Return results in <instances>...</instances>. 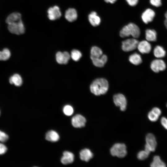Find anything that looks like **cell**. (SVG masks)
I'll list each match as a JSON object with an SVG mask.
<instances>
[{
    "label": "cell",
    "mask_w": 167,
    "mask_h": 167,
    "mask_svg": "<svg viewBox=\"0 0 167 167\" xmlns=\"http://www.w3.org/2000/svg\"><path fill=\"white\" fill-rule=\"evenodd\" d=\"M145 140L146 144L145 146V150L149 153L155 151L157 142L154 135L152 134L149 133L147 135Z\"/></svg>",
    "instance_id": "cell-5"
},
{
    "label": "cell",
    "mask_w": 167,
    "mask_h": 167,
    "mask_svg": "<svg viewBox=\"0 0 167 167\" xmlns=\"http://www.w3.org/2000/svg\"><path fill=\"white\" fill-rule=\"evenodd\" d=\"M110 152L113 156L120 158L124 157L127 154L126 146L123 143H116L111 148Z\"/></svg>",
    "instance_id": "cell-3"
},
{
    "label": "cell",
    "mask_w": 167,
    "mask_h": 167,
    "mask_svg": "<svg viewBox=\"0 0 167 167\" xmlns=\"http://www.w3.org/2000/svg\"><path fill=\"white\" fill-rule=\"evenodd\" d=\"M139 41L135 38H130L122 42V48L125 52H129L135 50L137 47Z\"/></svg>",
    "instance_id": "cell-6"
},
{
    "label": "cell",
    "mask_w": 167,
    "mask_h": 167,
    "mask_svg": "<svg viewBox=\"0 0 167 167\" xmlns=\"http://www.w3.org/2000/svg\"><path fill=\"white\" fill-rule=\"evenodd\" d=\"M7 148L4 144L0 143V155L4 154L6 151Z\"/></svg>",
    "instance_id": "cell-35"
},
{
    "label": "cell",
    "mask_w": 167,
    "mask_h": 167,
    "mask_svg": "<svg viewBox=\"0 0 167 167\" xmlns=\"http://www.w3.org/2000/svg\"><path fill=\"white\" fill-rule=\"evenodd\" d=\"M80 51L76 49H73L71 52V57L72 59L75 61H78L82 56Z\"/></svg>",
    "instance_id": "cell-27"
},
{
    "label": "cell",
    "mask_w": 167,
    "mask_h": 167,
    "mask_svg": "<svg viewBox=\"0 0 167 167\" xmlns=\"http://www.w3.org/2000/svg\"><path fill=\"white\" fill-rule=\"evenodd\" d=\"M64 56L63 64H67L69 60L70 56L69 53L67 52H64L63 53Z\"/></svg>",
    "instance_id": "cell-34"
},
{
    "label": "cell",
    "mask_w": 167,
    "mask_h": 167,
    "mask_svg": "<svg viewBox=\"0 0 167 167\" xmlns=\"http://www.w3.org/2000/svg\"><path fill=\"white\" fill-rule=\"evenodd\" d=\"M56 60L57 62L60 64H63L64 56L63 53L58 52L56 55Z\"/></svg>",
    "instance_id": "cell-30"
},
{
    "label": "cell",
    "mask_w": 167,
    "mask_h": 167,
    "mask_svg": "<svg viewBox=\"0 0 167 167\" xmlns=\"http://www.w3.org/2000/svg\"><path fill=\"white\" fill-rule=\"evenodd\" d=\"M149 153L145 150L140 151L138 154L137 157L138 158L141 160H144L147 158Z\"/></svg>",
    "instance_id": "cell-29"
},
{
    "label": "cell",
    "mask_w": 167,
    "mask_h": 167,
    "mask_svg": "<svg viewBox=\"0 0 167 167\" xmlns=\"http://www.w3.org/2000/svg\"><path fill=\"white\" fill-rule=\"evenodd\" d=\"M165 20L164 24L165 27L167 29V11L165 14Z\"/></svg>",
    "instance_id": "cell-39"
},
{
    "label": "cell",
    "mask_w": 167,
    "mask_h": 167,
    "mask_svg": "<svg viewBox=\"0 0 167 167\" xmlns=\"http://www.w3.org/2000/svg\"><path fill=\"white\" fill-rule=\"evenodd\" d=\"M139 51L142 54H148L151 51V45L149 41L143 40L139 42L137 47Z\"/></svg>",
    "instance_id": "cell-12"
},
{
    "label": "cell",
    "mask_w": 167,
    "mask_h": 167,
    "mask_svg": "<svg viewBox=\"0 0 167 167\" xmlns=\"http://www.w3.org/2000/svg\"><path fill=\"white\" fill-rule=\"evenodd\" d=\"M166 106L167 107V104H166Z\"/></svg>",
    "instance_id": "cell-41"
},
{
    "label": "cell",
    "mask_w": 167,
    "mask_h": 167,
    "mask_svg": "<svg viewBox=\"0 0 167 167\" xmlns=\"http://www.w3.org/2000/svg\"><path fill=\"white\" fill-rule=\"evenodd\" d=\"M21 19V14L18 12H14L10 14L6 18V22L7 24L14 22Z\"/></svg>",
    "instance_id": "cell-18"
},
{
    "label": "cell",
    "mask_w": 167,
    "mask_h": 167,
    "mask_svg": "<svg viewBox=\"0 0 167 167\" xmlns=\"http://www.w3.org/2000/svg\"><path fill=\"white\" fill-rule=\"evenodd\" d=\"M63 156L61 159V162L63 164L67 165L73 162L74 156L71 152L66 151L63 152Z\"/></svg>",
    "instance_id": "cell-15"
},
{
    "label": "cell",
    "mask_w": 167,
    "mask_h": 167,
    "mask_svg": "<svg viewBox=\"0 0 167 167\" xmlns=\"http://www.w3.org/2000/svg\"><path fill=\"white\" fill-rule=\"evenodd\" d=\"M129 60L131 63L136 65H139L142 62L141 56L137 53H134L130 55Z\"/></svg>",
    "instance_id": "cell-22"
},
{
    "label": "cell",
    "mask_w": 167,
    "mask_h": 167,
    "mask_svg": "<svg viewBox=\"0 0 167 167\" xmlns=\"http://www.w3.org/2000/svg\"><path fill=\"white\" fill-rule=\"evenodd\" d=\"M103 54L101 49L98 47H92L91 50L90 58H97L101 57Z\"/></svg>",
    "instance_id": "cell-25"
},
{
    "label": "cell",
    "mask_w": 167,
    "mask_h": 167,
    "mask_svg": "<svg viewBox=\"0 0 167 167\" xmlns=\"http://www.w3.org/2000/svg\"><path fill=\"white\" fill-rule=\"evenodd\" d=\"M9 82L11 84H14L16 86H19L22 84V79L19 75L16 74L10 78Z\"/></svg>",
    "instance_id": "cell-21"
},
{
    "label": "cell",
    "mask_w": 167,
    "mask_h": 167,
    "mask_svg": "<svg viewBox=\"0 0 167 167\" xmlns=\"http://www.w3.org/2000/svg\"><path fill=\"white\" fill-rule=\"evenodd\" d=\"M151 167H165V163L158 156H155L153 158L152 162L150 164Z\"/></svg>",
    "instance_id": "cell-24"
},
{
    "label": "cell",
    "mask_w": 167,
    "mask_h": 167,
    "mask_svg": "<svg viewBox=\"0 0 167 167\" xmlns=\"http://www.w3.org/2000/svg\"><path fill=\"white\" fill-rule=\"evenodd\" d=\"M65 16L68 21L70 22H73L77 18L78 15L77 11L74 8H69L66 11Z\"/></svg>",
    "instance_id": "cell-14"
},
{
    "label": "cell",
    "mask_w": 167,
    "mask_h": 167,
    "mask_svg": "<svg viewBox=\"0 0 167 167\" xmlns=\"http://www.w3.org/2000/svg\"><path fill=\"white\" fill-rule=\"evenodd\" d=\"M45 139L49 141L55 142L59 140V136L56 132L54 131L51 130L49 131L46 134Z\"/></svg>",
    "instance_id": "cell-20"
},
{
    "label": "cell",
    "mask_w": 167,
    "mask_h": 167,
    "mask_svg": "<svg viewBox=\"0 0 167 167\" xmlns=\"http://www.w3.org/2000/svg\"><path fill=\"white\" fill-rule=\"evenodd\" d=\"M154 56L157 58H161L165 57L166 52L164 49L161 46L157 45L153 50Z\"/></svg>",
    "instance_id": "cell-23"
},
{
    "label": "cell",
    "mask_w": 167,
    "mask_h": 167,
    "mask_svg": "<svg viewBox=\"0 0 167 167\" xmlns=\"http://www.w3.org/2000/svg\"><path fill=\"white\" fill-rule=\"evenodd\" d=\"M88 19L90 24L95 27L99 25L101 22L100 18L95 11H92L89 15Z\"/></svg>",
    "instance_id": "cell-16"
},
{
    "label": "cell",
    "mask_w": 167,
    "mask_h": 167,
    "mask_svg": "<svg viewBox=\"0 0 167 167\" xmlns=\"http://www.w3.org/2000/svg\"><path fill=\"white\" fill-rule=\"evenodd\" d=\"M104 1L107 3H114L117 0H104Z\"/></svg>",
    "instance_id": "cell-40"
},
{
    "label": "cell",
    "mask_w": 167,
    "mask_h": 167,
    "mask_svg": "<svg viewBox=\"0 0 167 167\" xmlns=\"http://www.w3.org/2000/svg\"><path fill=\"white\" fill-rule=\"evenodd\" d=\"M64 113L67 116H71L73 113L74 110L72 107L70 105H66L63 108Z\"/></svg>",
    "instance_id": "cell-28"
},
{
    "label": "cell",
    "mask_w": 167,
    "mask_h": 167,
    "mask_svg": "<svg viewBox=\"0 0 167 167\" xmlns=\"http://www.w3.org/2000/svg\"><path fill=\"white\" fill-rule=\"evenodd\" d=\"M150 67L153 71L157 73L164 70L166 68V65L163 60L161 59H156L151 62Z\"/></svg>",
    "instance_id": "cell-8"
},
{
    "label": "cell",
    "mask_w": 167,
    "mask_h": 167,
    "mask_svg": "<svg viewBox=\"0 0 167 167\" xmlns=\"http://www.w3.org/2000/svg\"><path fill=\"white\" fill-rule=\"evenodd\" d=\"M109 83L106 79L102 78L94 80L90 86L91 92L96 96L104 94L107 92Z\"/></svg>",
    "instance_id": "cell-1"
},
{
    "label": "cell",
    "mask_w": 167,
    "mask_h": 167,
    "mask_svg": "<svg viewBox=\"0 0 167 167\" xmlns=\"http://www.w3.org/2000/svg\"><path fill=\"white\" fill-rule=\"evenodd\" d=\"M11 54L9 50L5 48L2 51H0V60L6 61L10 58Z\"/></svg>",
    "instance_id": "cell-26"
},
{
    "label": "cell",
    "mask_w": 167,
    "mask_h": 167,
    "mask_svg": "<svg viewBox=\"0 0 167 167\" xmlns=\"http://www.w3.org/2000/svg\"><path fill=\"white\" fill-rule=\"evenodd\" d=\"M128 4L131 6H135L138 3L139 0H126Z\"/></svg>",
    "instance_id": "cell-37"
},
{
    "label": "cell",
    "mask_w": 167,
    "mask_h": 167,
    "mask_svg": "<svg viewBox=\"0 0 167 167\" xmlns=\"http://www.w3.org/2000/svg\"><path fill=\"white\" fill-rule=\"evenodd\" d=\"M8 139V135L4 132L0 131V141L4 142Z\"/></svg>",
    "instance_id": "cell-32"
},
{
    "label": "cell",
    "mask_w": 167,
    "mask_h": 167,
    "mask_svg": "<svg viewBox=\"0 0 167 167\" xmlns=\"http://www.w3.org/2000/svg\"><path fill=\"white\" fill-rule=\"evenodd\" d=\"M145 37L149 41H155L156 40L157 33L154 29H147L145 31Z\"/></svg>",
    "instance_id": "cell-19"
},
{
    "label": "cell",
    "mask_w": 167,
    "mask_h": 167,
    "mask_svg": "<svg viewBox=\"0 0 167 167\" xmlns=\"http://www.w3.org/2000/svg\"><path fill=\"white\" fill-rule=\"evenodd\" d=\"M90 58L94 65L98 67L103 66L107 61V56L105 54L99 57Z\"/></svg>",
    "instance_id": "cell-13"
},
{
    "label": "cell",
    "mask_w": 167,
    "mask_h": 167,
    "mask_svg": "<svg viewBox=\"0 0 167 167\" xmlns=\"http://www.w3.org/2000/svg\"><path fill=\"white\" fill-rule=\"evenodd\" d=\"M7 28L11 33L16 35L23 34L25 31L24 26L22 19L8 24Z\"/></svg>",
    "instance_id": "cell-4"
},
{
    "label": "cell",
    "mask_w": 167,
    "mask_h": 167,
    "mask_svg": "<svg viewBox=\"0 0 167 167\" xmlns=\"http://www.w3.org/2000/svg\"><path fill=\"white\" fill-rule=\"evenodd\" d=\"M48 16L51 20H54L59 18L61 16L60 8L57 6L50 7L47 11Z\"/></svg>",
    "instance_id": "cell-9"
},
{
    "label": "cell",
    "mask_w": 167,
    "mask_h": 167,
    "mask_svg": "<svg viewBox=\"0 0 167 167\" xmlns=\"http://www.w3.org/2000/svg\"><path fill=\"white\" fill-rule=\"evenodd\" d=\"M140 30L138 26L133 23H130L124 26L120 32V36L125 37L131 36L134 38H137L140 35Z\"/></svg>",
    "instance_id": "cell-2"
},
{
    "label": "cell",
    "mask_w": 167,
    "mask_h": 167,
    "mask_svg": "<svg viewBox=\"0 0 167 167\" xmlns=\"http://www.w3.org/2000/svg\"><path fill=\"white\" fill-rule=\"evenodd\" d=\"M161 122L162 126L167 130V118L165 117H162L161 119Z\"/></svg>",
    "instance_id": "cell-36"
},
{
    "label": "cell",
    "mask_w": 167,
    "mask_h": 167,
    "mask_svg": "<svg viewBox=\"0 0 167 167\" xmlns=\"http://www.w3.org/2000/svg\"><path fill=\"white\" fill-rule=\"evenodd\" d=\"M150 3L154 6L158 7L161 5V0H150Z\"/></svg>",
    "instance_id": "cell-33"
},
{
    "label": "cell",
    "mask_w": 167,
    "mask_h": 167,
    "mask_svg": "<svg viewBox=\"0 0 167 167\" xmlns=\"http://www.w3.org/2000/svg\"><path fill=\"white\" fill-rule=\"evenodd\" d=\"M155 15V13L153 10L148 8L142 14L141 18L144 23L147 24L153 20Z\"/></svg>",
    "instance_id": "cell-11"
},
{
    "label": "cell",
    "mask_w": 167,
    "mask_h": 167,
    "mask_svg": "<svg viewBox=\"0 0 167 167\" xmlns=\"http://www.w3.org/2000/svg\"><path fill=\"white\" fill-rule=\"evenodd\" d=\"M113 100L115 105L119 107L121 111H124L126 110L127 101L124 95L120 93L116 94L113 96Z\"/></svg>",
    "instance_id": "cell-7"
},
{
    "label": "cell",
    "mask_w": 167,
    "mask_h": 167,
    "mask_svg": "<svg viewBox=\"0 0 167 167\" xmlns=\"http://www.w3.org/2000/svg\"><path fill=\"white\" fill-rule=\"evenodd\" d=\"M86 119L82 115L77 114L72 118L71 123L72 126L76 128H81L85 126Z\"/></svg>",
    "instance_id": "cell-10"
},
{
    "label": "cell",
    "mask_w": 167,
    "mask_h": 167,
    "mask_svg": "<svg viewBox=\"0 0 167 167\" xmlns=\"http://www.w3.org/2000/svg\"><path fill=\"white\" fill-rule=\"evenodd\" d=\"M151 111L159 116L161 113L160 109L157 107L153 108Z\"/></svg>",
    "instance_id": "cell-38"
},
{
    "label": "cell",
    "mask_w": 167,
    "mask_h": 167,
    "mask_svg": "<svg viewBox=\"0 0 167 167\" xmlns=\"http://www.w3.org/2000/svg\"><path fill=\"white\" fill-rule=\"evenodd\" d=\"M79 156L82 161L88 162L92 158L93 154L89 149L85 148L81 151Z\"/></svg>",
    "instance_id": "cell-17"
},
{
    "label": "cell",
    "mask_w": 167,
    "mask_h": 167,
    "mask_svg": "<svg viewBox=\"0 0 167 167\" xmlns=\"http://www.w3.org/2000/svg\"><path fill=\"white\" fill-rule=\"evenodd\" d=\"M148 116L149 120L153 122L157 120L159 117V116L156 114L152 111L148 113Z\"/></svg>",
    "instance_id": "cell-31"
}]
</instances>
